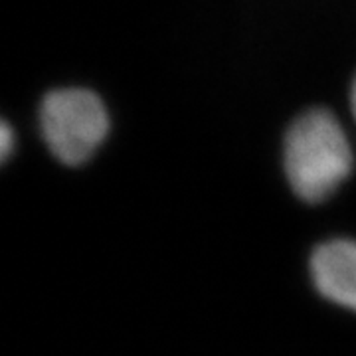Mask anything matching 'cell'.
<instances>
[{
    "label": "cell",
    "instance_id": "3957f363",
    "mask_svg": "<svg viewBox=\"0 0 356 356\" xmlns=\"http://www.w3.org/2000/svg\"><path fill=\"white\" fill-rule=\"evenodd\" d=\"M313 289L331 305L356 313V240L329 238L309 255Z\"/></svg>",
    "mask_w": 356,
    "mask_h": 356
},
{
    "label": "cell",
    "instance_id": "277c9868",
    "mask_svg": "<svg viewBox=\"0 0 356 356\" xmlns=\"http://www.w3.org/2000/svg\"><path fill=\"white\" fill-rule=\"evenodd\" d=\"M14 145H16L14 131L8 125V121H4L2 123V131H0V154H2V161H6L13 154Z\"/></svg>",
    "mask_w": 356,
    "mask_h": 356
},
{
    "label": "cell",
    "instance_id": "6da1fadb",
    "mask_svg": "<svg viewBox=\"0 0 356 356\" xmlns=\"http://www.w3.org/2000/svg\"><path fill=\"white\" fill-rule=\"evenodd\" d=\"M353 170V143L331 109L311 107L293 119L283 137V172L301 202H327Z\"/></svg>",
    "mask_w": 356,
    "mask_h": 356
},
{
    "label": "cell",
    "instance_id": "7a4b0ae2",
    "mask_svg": "<svg viewBox=\"0 0 356 356\" xmlns=\"http://www.w3.org/2000/svg\"><path fill=\"white\" fill-rule=\"evenodd\" d=\"M38 127L50 154L64 166L89 163L111 131V115L88 88H58L40 103Z\"/></svg>",
    "mask_w": 356,
    "mask_h": 356
},
{
    "label": "cell",
    "instance_id": "5b68a950",
    "mask_svg": "<svg viewBox=\"0 0 356 356\" xmlns=\"http://www.w3.org/2000/svg\"><path fill=\"white\" fill-rule=\"evenodd\" d=\"M350 111H353V117L356 121V76L353 79V86H350Z\"/></svg>",
    "mask_w": 356,
    "mask_h": 356
}]
</instances>
